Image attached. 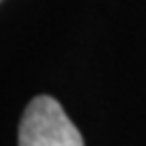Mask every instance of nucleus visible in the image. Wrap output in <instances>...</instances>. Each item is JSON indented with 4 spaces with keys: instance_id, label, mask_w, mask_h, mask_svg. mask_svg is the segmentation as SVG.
I'll return each mask as SVG.
<instances>
[{
    "instance_id": "f257e3e1",
    "label": "nucleus",
    "mask_w": 146,
    "mask_h": 146,
    "mask_svg": "<svg viewBox=\"0 0 146 146\" xmlns=\"http://www.w3.org/2000/svg\"><path fill=\"white\" fill-rule=\"evenodd\" d=\"M18 146H83V138L57 100L39 96L23 114Z\"/></svg>"
}]
</instances>
